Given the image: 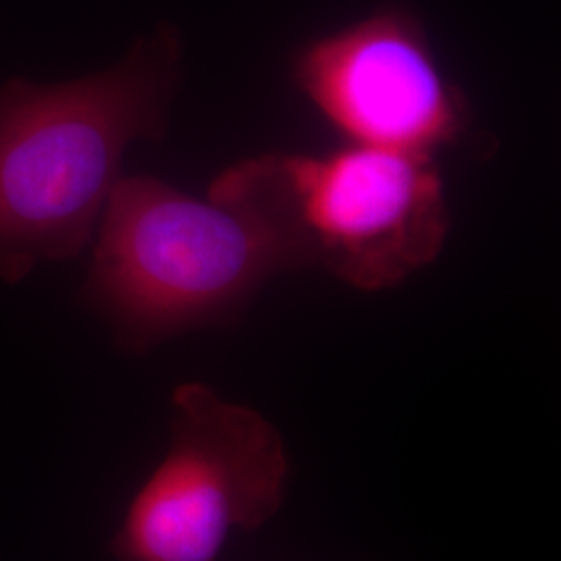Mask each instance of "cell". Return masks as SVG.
<instances>
[{
	"instance_id": "6da1fadb",
	"label": "cell",
	"mask_w": 561,
	"mask_h": 561,
	"mask_svg": "<svg viewBox=\"0 0 561 561\" xmlns=\"http://www.w3.org/2000/svg\"><path fill=\"white\" fill-rule=\"evenodd\" d=\"M180 59L178 32L161 25L101 73L0 85V279L80 254L125 150L164 138Z\"/></svg>"
},
{
	"instance_id": "7a4b0ae2",
	"label": "cell",
	"mask_w": 561,
	"mask_h": 561,
	"mask_svg": "<svg viewBox=\"0 0 561 561\" xmlns=\"http://www.w3.org/2000/svg\"><path fill=\"white\" fill-rule=\"evenodd\" d=\"M99 222L81 300L131 354L233 321L266 280L301 268L279 219L229 171L208 201L121 178Z\"/></svg>"
},
{
	"instance_id": "3957f363",
	"label": "cell",
	"mask_w": 561,
	"mask_h": 561,
	"mask_svg": "<svg viewBox=\"0 0 561 561\" xmlns=\"http://www.w3.org/2000/svg\"><path fill=\"white\" fill-rule=\"evenodd\" d=\"M279 219L301 268L381 291L435 261L449 231L433 154L347 144L331 154H268L229 169Z\"/></svg>"
},
{
	"instance_id": "277c9868",
	"label": "cell",
	"mask_w": 561,
	"mask_h": 561,
	"mask_svg": "<svg viewBox=\"0 0 561 561\" xmlns=\"http://www.w3.org/2000/svg\"><path fill=\"white\" fill-rule=\"evenodd\" d=\"M289 456L261 412L204 382L171 398V442L129 503L111 553L117 561H215L231 533L279 512Z\"/></svg>"
},
{
	"instance_id": "5b68a950",
	"label": "cell",
	"mask_w": 561,
	"mask_h": 561,
	"mask_svg": "<svg viewBox=\"0 0 561 561\" xmlns=\"http://www.w3.org/2000/svg\"><path fill=\"white\" fill-rule=\"evenodd\" d=\"M296 80L350 144L433 154L468 125L460 92L403 9H382L308 44Z\"/></svg>"
}]
</instances>
